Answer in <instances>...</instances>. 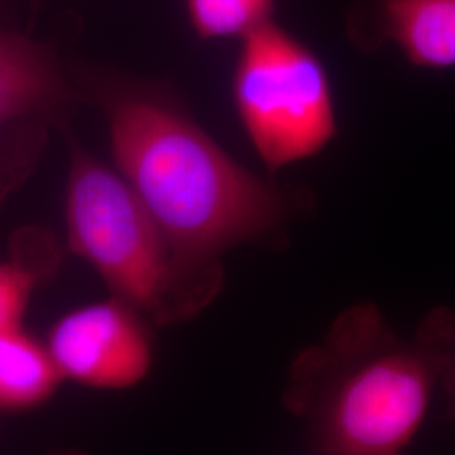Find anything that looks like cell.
<instances>
[{
	"label": "cell",
	"instance_id": "cell-10",
	"mask_svg": "<svg viewBox=\"0 0 455 455\" xmlns=\"http://www.w3.org/2000/svg\"><path fill=\"white\" fill-rule=\"evenodd\" d=\"M275 0H186L195 33L206 41H240L274 17Z\"/></svg>",
	"mask_w": 455,
	"mask_h": 455
},
{
	"label": "cell",
	"instance_id": "cell-9",
	"mask_svg": "<svg viewBox=\"0 0 455 455\" xmlns=\"http://www.w3.org/2000/svg\"><path fill=\"white\" fill-rule=\"evenodd\" d=\"M9 246V259L0 260V331L22 325L34 292L61 261L54 236L43 228L17 229Z\"/></svg>",
	"mask_w": 455,
	"mask_h": 455
},
{
	"label": "cell",
	"instance_id": "cell-4",
	"mask_svg": "<svg viewBox=\"0 0 455 455\" xmlns=\"http://www.w3.org/2000/svg\"><path fill=\"white\" fill-rule=\"evenodd\" d=\"M233 100L251 146L270 171L317 156L338 133L324 65L274 19L242 39Z\"/></svg>",
	"mask_w": 455,
	"mask_h": 455
},
{
	"label": "cell",
	"instance_id": "cell-8",
	"mask_svg": "<svg viewBox=\"0 0 455 455\" xmlns=\"http://www.w3.org/2000/svg\"><path fill=\"white\" fill-rule=\"evenodd\" d=\"M63 381L46 342L36 339L22 325L0 331V410L41 407Z\"/></svg>",
	"mask_w": 455,
	"mask_h": 455
},
{
	"label": "cell",
	"instance_id": "cell-2",
	"mask_svg": "<svg viewBox=\"0 0 455 455\" xmlns=\"http://www.w3.org/2000/svg\"><path fill=\"white\" fill-rule=\"evenodd\" d=\"M118 174L196 267L221 268L233 246L285 223L291 197L218 146L180 107L142 88L103 97Z\"/></svg>",
	"mask_w": 455,
	"mask_h": 455
},
{
	"label": "cell",
	"instance_id": "cell-5",
	"mask_svg": "<svg viewBox=\"0 0 455 455\" xmlns=\"http://www.w3.org/2000/svg\"><path fill=\"white\" fill-rule=\"evenodd\" d=\"M71 100L52 51L26 34L0 31V206L31 176Z\"/></svg>",
	"mask_w": 455,
	"mask_h": 455
},
{
	"label": "cell",
	"instance_id": "cell-7",
	"mask_svg": "<svg viewBox=\"0 0 455 455\" xmlns=\"http://www.w3.org/2000/svg\"><path fill=\"white\" fill-rule=\"evenodd\" d=\"M361 48L385 43L427 69L455 68V0H373L349 19Z\"/></svg>",
	"mask_w": 455,
	"mask_h": 455
},
{
	"label": "cell",
	"instance_id": "cell-12",
	"mask_svg": "<svg viewBox=\"0 0 455 455\" xmlns=\"http://www.w3.org/2000/svg\"><path fill=\"white\" fill-rule=\"evenodd\" d=\"M44 455H86L80 454V452H68V451H58V452H48V454Z\"/></svg>",
	"mask_w": 455,
	"mask_h": 455
},
{
	"label": "cell",
	"instance_id": "cell-1",
	"mask_svg": "<svg viewBox=\"0 0 455 455\" xmlns=\"http://www.w3.org/2000/svg\"><path fill=\"white\" fill-rule=\"evenodd\" d=\"M454 363V310H430L403 336L361 302L293 359L283 405L321 455H405Z\"/></svg>",
	"mask_w": 455,
	"mask_h": 455
},
{
	"label": "cell",
	"instance_id": "cell-3",
	"mask_svg": "<svg viewBox=\"0 0 455 455\" xmlns=\"http://www.w3.org/2000/svg\"><path fill=\"white\" fill-rule=\"evenodd\" d=\"M66 233L112 297L154 324L193 319L223 285V268L180 259L125 180L80 147L71 148Z\"/></svg>",
	"mask_w": 455,
	"mask_h": 455
},
{
	"label": "cell",
	"instance_id": "cell-6",
	"mask_svg": "<svg viewBox=\"0 0 455 455\" xmlns=\"http://www.w3.org/2000/svg\"><path fill=\"white\" fill-rule=\"evenodd\" d=\"M46 346L63 379L93 390H131L154 363L148 321L115 297L69 310Z\"/></svg>",
	"mask_w": 455,
	"mask_h": 455
},
{
	"label": "cell",
	"instance_id": "cell-11",
	"mask_svg": "<svg viewBox=\"0 0 455 455\" xmlns=\"http://www.w3.org/2000/svg\"><path fill=\"white\" fill-rule=\"evenodd\" d=\"M440 388L443 390L445 400H447V411L455 422V363L443 376Z\"/></svg>",
	"mask_w": 455,
	"mask_h": 455
}]
</instances>
